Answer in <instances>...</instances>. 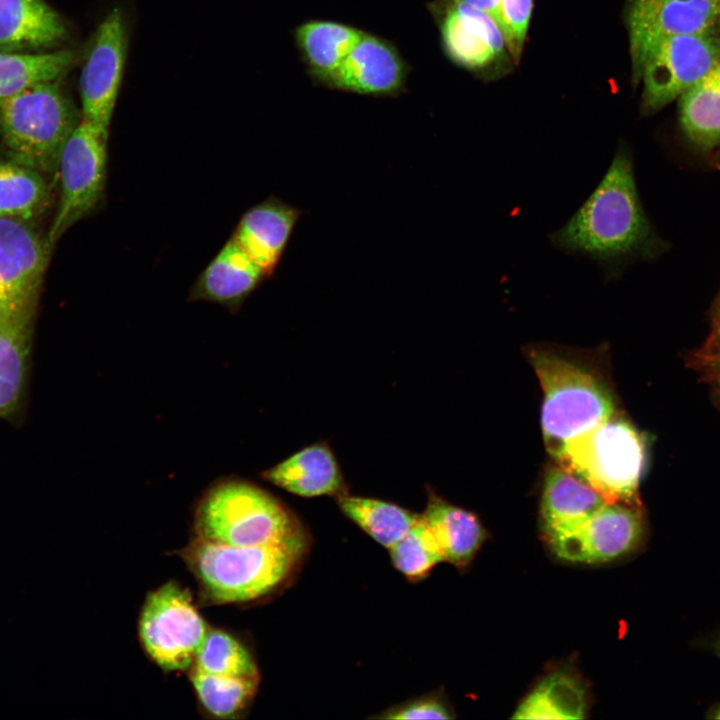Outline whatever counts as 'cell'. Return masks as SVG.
Instances as JSON below:
<instances>
[{
    "instance_id": "6da1fadb",
    "label": "cell",
    "mask_w": 720,
    "mask_h": 720,
    "mask_svg": "<svg viewBox=\"0 0 720 720\" xmlns=\"http://www.w3.org/2000/svg\"><path fill=\"white\" fill-rule=\"evenodd\" d=\"M550 240L567 253L599 264L607 279H616L626 262L654 248L625 145H619L597 187Z\"/></svg>"
},
{
    "instance_id": "7a4b0ae2",
    "label": "cell",
    "mask_w": 720,
    "mask_h": 720,
    "mask_svg": "<svg viewBox=\"0 0 720 720\" xmlns=\"http://www.w3.org/2000/svg\"><path fill=\"white\" fill-rule=\"evenodd\" d=\"M305 546L304 535L266 546H230L195 537L183 558L208 600L236 603L275 589L296 567Z\"/></svg>"
},
{
    "instance_id": "3957f363",
    "label": "cell",
    "mask_w": 720,
    "mask_h": 720,
    "mask_svg": "<svg viewBox=\"0 0 720 720\" xmlns=\"http://www.w3.org/2000/svg\"><path fill=\"white\" fill-rule=\"evenodd\" d=\"M196 537L230 546H266L304 535L292 512L261 487L229 477L214 483L198 502Z\"/></svg>"
},
{
    "instance_id": "277c9868",
    "label": "cell",
    "mask_w": 720,
    "mask_h": 720,
    "mask_svg": "<svg viewBox=\"0 0 720 720\" xmlns=\"http://www.w3.org/2000/svg\"><path fill=\"white\" fill-rule=\"evenodd\" d=\"M79 122L54 81L0 99V137L12 160L42 174L58 172L62 150Z\"/></svg>"
},
{
    "instance_id": "5b68a950",
    "label": "cell",
    "mask_w": 720,
    "mask_h": 720,
    "mask_svg": "<svg viewBox=\"0 0 720 720\" xmlns=\"http://www.w3.org/2000/svg\"><path fill=\"white\" fill-rule=\"evenodd\" d=\"M554 458L607 502L630 504L640 483L646 452L635 427L612 416L567 441Z\"/></svg>"
},
{
    "instance_id": "8992f818",
    "label": "cell",
    "mask_w": 720,
    "mask_h": 720,
    "mask_svg": "<svg viewBox=\"0 0 720 720\" xmlns=\"http://www.w3.org/2000/svg\"><path fill=\"white\" fill-rule=\"evenodd\" d=\"M530 362L543 390L541 425L553 457L567 441L613 416L611 394L585 369L539 350L530 353Z\"/></svg>"
},
{
    "instance_id": "52a82bcc",
    "label": "cell",
    "mask_w": 720,
    "mask_h": 720,
    "mask_svg": "<svg viewBox=\"0 0 720 720\" xmlns=\"http://www.w3.org/2000/svg\"><path fill=\"white\" fill-rule=\"evenodd\" d=\"M109 129L82 119L69 136L60 157V201L47 241L53 248L76 222L102 201L107 182Z\"/></svg>"
},
{
    "instance_id": "ba28073f",
    "label": "cell",
    "mask_w": 720,
    "mask_h": 720,
    "mask_svg": "<svg viewBox=\"0 0 720 720\" xmlns=\"http://www.w3.org/2000/svg\"><path fill=\"white\" fill-rule=\"evenodd\" d=\"M209 629L187 590L167 583L145 601L139 635L152 660L168 671L190 669Z\"/></svg>"
},
{
    "instance_id": "9c48e42d",
    "label": "cell",
    "mask_w": 720,
    "mask_h": 720,
    "mask_svg": "<svg viewBox=\"0 0 720 720\" xmlns=\"http://www.w3.org/2000/svg\"><path fill=\"white\" fill-rule=\"evenodd\" d=\"M720 61L715 30L662 40L648 55L641 71V112L650 115L696 84Z\"/></svg>"
},
{
    "instance_id": "30bf717a",
    "label": "cell",
    "mask_w": 720,
    "mask_h": 720,
    "mask_svg": "<svg viewBox=\"0 0 720 720\" xmlns=\"http://www.w3.org/2000/svg\"><path fill=\"white\" fill-rule=\"evenodd\" d=\"M720 20V0H627L632 81L639 82L650 52L664 39L715 29Z\"/></svg>"
},
{
    "instance_id": "8fae6325",
    "label": "cell",
    "mask_w": 720,
    "mask_h": 720,
    "mask_svg": "<svg viewBox=\"0 0 720 720\" xmlns=\"http://www.w3.org/2000/svg\"><path fill=\"white\" fill-rule=\"evenodd\" d=\"M127 51L125 21L119 8L98 26L80 75L82 119L109 129Z\"/></svg>"
},
{
    "instance_id": "7c38bea8",
    "label": "cell",
    "mask_w": 720,
    "mask_h": 720,
    "mask_svg": "<svg viewBox=\"0 0 720 720\" xmlns=\"http://www.w3.org/2000/svg\"><path fill=\"white\" fill-rule=\"evenodd\" d=\"M642 533L640 514L630 504L607 502L581 524L547 541L559 558L591 564L627 554Z\"/></svg>"
},
{
    "instance_id": "4fadbf2b",
    "label": "cell",
    "mask_w": 720,
    "mask_h": 720,
    "mask_svg": "<svg viewBox=\"0 0 720 720\" xmlns=\"http://www.w3.org/2000/svg\"><path fill=\"white\" fill-rule=\"evenodd\" d=\"M51 249L25 221L0 218V317L37 304Z\"/></svg>"
},
{
    "instance_id": "5bb4252c",
    "label": "cell",
    "mask_w": 720,
    "mask_h": 720,
    "mask_svg": "<svg viewBox=\"0 0 720 720\" xmlns=\"http://www.w3.org/2000/svg\"><path fill=\"white\" fill-rule=\"evenodd\" d=\"M441 35L448 55L467 69L483 70L509 55L496 21L461 0H449Z\"/></svg>"
},
{
    "instance_id": "9a60e30c",
    "label": "cell",
    "mask_w": 720,
    "mask_h": 720,
    "mask_svg": "<svg viewBox=\"0 0 720 720\" xmlns=\"http://www.w3.org/2000/svg\"><path fill=\"white\" fill-rule=\"evenodd\" d=\"M302 213L271 195L242 215L232 239L269 278L279 265Z\"/></svg>"
},
{
    "instance_id": "2e32d148",
    "label": "cell",
    "mask_w": 720,
    "mask_h": 720,
    "mask_svg": "<svg viewBox=\"0 0 720 720\" xmlns=\"http://www.w3.org/2000/svg\"><path fill=\"white\" fill-rule=\"evenodd\" d=\"M268 276L231 238L198 276L189 301L219 304L232 313Z\"/></svg>"
},
{
    "instance_id": "e0dca14e",
    "label": "cell",
    "mask_w": 720,
    "mask_h": 720,
    "mask_svg": "<svg viewBox=\"0 0 720 720\" xmlns=\"http://www.w3.org/2000/svg\"><path fill=\"white\" fill-rule=\"evenodd\" d=\"M403 64L384 41L363 33L342 64L325 80L334 87L361 94H389L403 81Z\"/></svg>"
},
{
    "instance_id": "ac0fdd59",
    "label": "cell",
    "mask_w": 720,
    "mask_h": 720,
    "mask_svg": "<svg viewBox=\"0 0 720 720\" xmlns=\"http://www.w3.org/2000/svg\"><path fill=\"white\" fill-rule=\"evenodd\" d=\"M262 477L281 489L301 497L345 494V482L334 454L324 444L305 447Z\"/></svg>"
},
{
    "instance_id": "d6986e66",
    "label": "cell",
    "mask_w": 720,
    "mask_h": 720,
    "mask_svg": "<svg viewBox=\"0 0 720 720\" xmlns=\"http://www.w3.org/2000/svg\"><path fill=\"white\" fill-rule=\"evenodd\" d=\"M607 500L563 468L551 467L544 479L541 516L546 539L581 524Z\"/></svg>"
},
{
    "instance_id": "ffe728a7",
    "label": "cell",
    "mask_w": 720,
    "mask_h": 720,
    "mask_svg": "<svg viewBox=\"0 0 720 720\" xmlns=\"http://www.w3.org/2000/svg\"><path fill=\"white\" fill-rule=\"evenodd\" d=\"M63 20L43 0H0V53H19L57 44Z\"/></svg>"
},
{
    "instance_id": "44dd1931",
    "label": "cell",
    "mask_w": 720,
    "mask_h": 720,
    "mask_svg": "<svg viewBox=\"0 0 720 720\" xmlns=\"http://www.w3.org/2000/svg\"><path fill=\"white\" fill-rule=\"evenodd\" d=\"M36 305L0 317V417L13 414L21 401Z\"/></svg>"
},
{
    "instance_id": "7402d4cb",
    "label": "cell",
    "mask_w": 720,
    "mask_h": 720,
    "mask_svg": "<svg viewBox=\"0 0 720 720\" xmlns=\"http://www.w3.org/2000/svg\"><path fill=\"white\" fill-rule=\"evenodd\" d=\"M422 515L439 544L444 560L457 567L467 565L485 539V530L473 513L433 493L429 494Z\"/></svg>"
},
{
    "instance_id": "603a6c76",
    "label": "cell",
    "mask_w": 720,
    "mask_h": 720,
    "mask_svg": "<svg viewBox=\"0 0 720 720\" xmlns=\"http://www.w3.org/2000/svg\"><path fill=\"white\" fill-rule=\"evenodd\" d=\"M683 133L697 149L720 146V61L679 97Z\"/></svg>"
},
{
    "instance_id": "cb8c5ba5",
    "label": "cell",
    "mask_w": 720,
    "mask_h": 720,
    "mask_svg": "<svg viewBox=\"0 0 720 720\" xmlns=\"http://www.w3.org/2000/svg\"><path fill=\"white\" fill-rule=\"evenodd\" d=\"M585 708L582 683L568 673L556 672L545 678L522 701L513 718L581 719Z\"/></svg>"
},
{
    "instance_id": "d4e9b609",
    "label": "cell",
    "mask_w": 720,
    "mask_h": 720,
    "mask_svg": "<svg viewBox=\"0 0 720 720\" xmlns=\"http://www.w3.org/2000/svg\"><path fill=\"white\" fill-rule=\"evenodd\" d=\"M49 198L42 173L12 159L0 161V218L29 220L43 213Z\"/></svg>"
},
{
    "instance_id": "484cf974",
    "label": "cell",
    "mask_w": 720,
    "mask_h": 720,
    "mask_svg": "<svg viewBox=\"0 0 720 720\" xmlns=\"http://www.w3.org/2000/svg\"><path fill=\"white\" fill-rule=\"evenodd\" d=\"M363 32L336 22L312 21L297 30V42L312 70L326 79L344 61Z\"/></svg>"
},
{
    "instance_id": "4316f807",
    "label": "cell",
    "mask_w": 720,
    "mask_h": 720,
    "mask_svg": "<svg viewBox=\"0 0 720 720\" xmlns=\"http://www.w3.org/2000/svg\"><path fill=\"white\" fill-rule=\"evenodd\" d=\"M342 512L382 546L390 549L414 524L419 514L396 504L358 496H338Z\"/></svg>"
},
{
    "instance_id": "83f0119b",
    "label": "cell",
    "mask_w": 720,
    "mask_h": 720,
    "mask_svg": "<svg viewBox=\"0 0 720 720\" xmlns=\"http://www.w3.org/2000/svg\"><path fill=\"white\" fill-rule=\"evenodd\" d=\"M74 51L43 54L0 53V99L39 82L54 81L75 62Z\"/></svg>"
},
{
    "instance_id": "f1b7e54d",
    "label": "cell",
    "mask_w": 720,
    "mask_h": 720,
    "mask_svg": "<svg viewBox=\"0 0 720 720\" xmlns=\"http://www.w3.org/2000/svg\"><path fill=\"white\" fill-rule=\"evenodd\" d=\"M190 680L207 712L217 718H232L253 698L258 677L218 676L190 669Z\"/></svg>"
},
{
    "instance_id": "f546056e",
    "label": "cell",
    "mask_w": 720,
    "mask_h": 720,
    "mask_svg": "<svg viewBox=\"0 0 720 720\" xmlns=\"http://www.w3.org/2000/svg\"><path fill=\"white\" fill-rule=\"evenodd\" d=\"M191 668L218 676L258 677L249 651L236 638L218 629L208 631Z\"/></svg>"
},
{
    "instance_id": "4dcf8cb0",
    "label": "cell",
    "mask_w": 720,
    "mask_h": 720,
    "mask_svg": "<svg viewBox=\"0 0 720 720\" xmlns=\"http://www.w3.org/2000/svg\"><path fill=\"white\" fill-rule=\"evenodd\" d=\"M393 565L410 580L425 577L444 560L439 544L425 521L419 515L410 529L389 549Z\"/></svg>"
},
{
    "instance_id": "1f68e13d",
    "label": "cell",
    "mask_w": 720,
    "mask_h": 720,
    "mask_svg": "<svg viewBox=\"0 0 720 720\" xmlns=\"http://www.w3.org/2000/svg\"><path fill=\"white\" fill-rule=\"evenodd\" d=\"M533 0H500L498 25L510 57L517 64L521 58L531 19Z\"/></svg>"
},
{
    "instance_id": "d6a6232c",
    "label": "cell",
    "mask_w": 720,
    "mask_h": 720,
    "mask_svg": "<svg viewBox=\"0 0 720 720\" xmlns=\"http://www.w3.org/2000/svg\"><path fill=\"white\" fill-rule=\"evenodd\" d=\"M381 719H452L454 715L448 705L434 695L422 696L390 707L376 716Z\"/></svg>"
},
{
    "instance_id": "836d02e7",
    "label": "cell",
    "mask_w": 720,
    "mask_h": 720,
    "mask_svg": "<svg viewBox=\"0 0 720 720\" xmlns=\"http://www.w3.org/2000/svg\"><path fill=\"white\" fill-rule=\"evenodd\" d=\"M464 3L490 15L498 24L500 0H461ZM499 26V25H498Z\"/></svg>"
},
{
    "instance_id": "e575fe53",
    "label": "cell",
    "mask_w": 720,
    "mask_h": 720,
    "mask_svg": "<svg viewBox=\"0 0 720 720\" xmlns=\"http://www.w3.org/2000/svg\"><path fill=\"white\" fill-rule=\"evenodd\" d=\"M716 718L720 719V709L717 711V714L715 716Z\"/></svg>"
}]
</instances>
